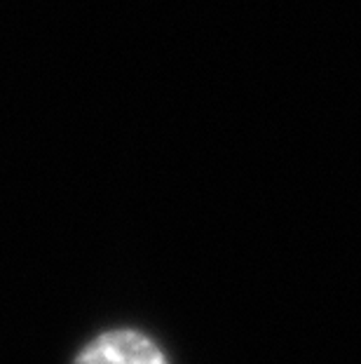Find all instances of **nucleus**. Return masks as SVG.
<instances>
[{"label": "nucleus", "instance_id": "nucleus-1", "mask_svg": "<svg viewBox=\"0 0 361 364\" xmlns=\"http://www.w3.org/2000/svg\"><path fill=\"white\" fill-rule=\"evenodd\" d=\"M73 364H167L157 343L141 331L118 329L96 336Z\"/></svg>", "mask_w": 361, "mask_h": 364}]
</instances>
